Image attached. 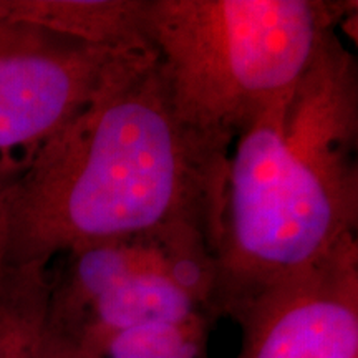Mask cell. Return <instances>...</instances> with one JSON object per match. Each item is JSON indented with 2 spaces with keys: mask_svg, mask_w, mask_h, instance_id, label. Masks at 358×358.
Instances as JSON below:
<instances>
[{
  "mask_svg": "<svg viewBox=\"0 0 358 358\" xmlns=\"http://www.w3.org/2000/svg\"><path fill=\"white\" fill-rule=\"evenodd\" d=\"M231 151L179 120L153 55L0 178V275L122 237L217 248Z\"/></svg>",
  "mask_w": 358,
  "mask_h": 358,
  "instance_id": "1",
  "label": "cell"
},
{
  "mask_svg": "<svg viewBox=\"0 0 358 358\" xmlns=\"http://www.w3.org/2000/svg\"><path fill=\"white\" fill-rule=\"evenodd\" d=\"M143 6L145 0H0V17L95 47L141 48L150 47Z\"/></svg>",
  "mask_w": 358,
  "mask_h": 358,
  "instance_id": "6",
  "label": "cell"
},
{
  "mask_svg": "<svg viewBox=\"0 0 358 358\" xmlns=\"http://www.w3.org/2000/svg\"><path fill=\"white\" fill-rule=\"evenodd\" d=\"M213 322L206 315L185 322H156L124 330L110 340L105 358H206Z\"/></svg>",
  "mask_w": 358,
  "mask_h": 358,
  "instance_id": "8",
  "label": "cell"
},
{
  "mask_svg": "<svg viewBox=\"0 0 358 358\" xmlns=\"http://www.w3.org/2000/svg\"><path fill=\"white\" fill-rule=\"evenodd\" d=\"M234 358H358V237L227 313Z\"/></svg>",
  "mask_w": 358,
  "mask_h": 358,
  "instance_id": "5",
  "label": "cell"
},
{
  "mask_svg": "<svg viewBox=\"0 0 358 358\" xmlns=\"http://www.w3.org/2000/svg\"><path fill=\"white\" fill-rule=\"evenodd\" d=\"M352 10L337 0H145L143 34L179 120L232 148Z\"/></svg>",
  "mask_w": 358,
  "mask_h": 358,
  "instance_id": "3",
  "label": "cell"
},
{
  "mask_svg": "<svg viewBox=\"0 0 358 358\" xmlns=\"http://www.w3.org/2000/svg\"><path fill=\"white\" fill-rule=\"evenodd\" d=\"M153 55L151 47H95L0 17V178Z\"/></svg>",
  "mask_w": 358,
  "mask_h": 358,
  "instance_id": "4",
  "label": "cell"
},
{
  "mask_svg": "<svg viewBox=\"0 0 358 358\" xmlns=\"http://www.w3.org/2000/svg\"><path fill=\"white\" fill-rule=\"evenodd\" d=\"M35 358H88L80 350L73 338L58 332L52 327H45V332L40 342L37 357Z\"/></svg>",
  "mask_w": 358,
  "mask_h": 358,
  "instance_id": "9",
  "label": "cell"
},
{
  "mask_svg": "<svg viewBox=\"0 0 358 358\" xmlns=\"http://www.w3.org/2000/svg\"><path fill=\"white\" fill-rule=\"evenodd\" d=\"M88 358H90V357H88ZM100 358H105V357H100Z\"/></svg>",
  "mask_w": 358,
  "mask_h": 358,
  "instance_id": "10",
  "label": "cell"
},
{
  "mask_svg": "<svg viewBox=\"0 0 358 358\" xmlns=\"http://www.w3.org/2000/svg\"><path fill=\"white\" fill-rule=\"evenodd\" d=\"M357 134L355 57L327 45L294 92L264 111L231 151L214 320L357 236Z\"/></svg>",
  "mask_w": 358,
  "mask_h": 358,
  "instance_id": "2",
  "label": "cell"
},
{
  "mask_svg": "<svg viewBox=\"0 0 358 358\" xmlns=\"http://www.w3.org/2000/svg\"><path fill=\"white\" fill-rule=\"evenodd\" d=\"M50 267L0 275V358H35L50 303Z\"/></svg>",
  "mask_w": 358,
  "mask_h": 358,
  "instance_id": "7",
  "label": "cell"
}]
</instances>
